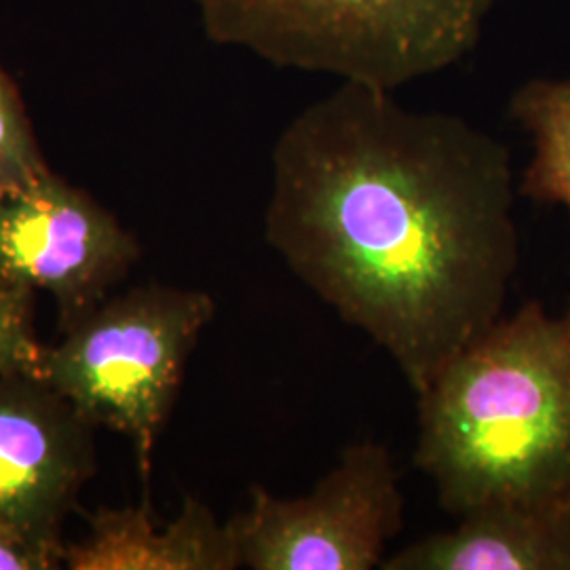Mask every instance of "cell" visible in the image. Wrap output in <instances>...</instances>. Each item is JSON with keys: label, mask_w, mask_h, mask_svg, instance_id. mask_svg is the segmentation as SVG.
I'll return each instance as SVG.
<instances>
[{"label": "cell", "mask_w": 570, "mask_h": 570, "mask_svg": "<svg viewBox=\"0 0 570 570\" xmlns=\"http://www.w3.org/2000/svg\"><path fill=\"white\" fill-rule=\"evenodd\" d=\"M513 205L505 144L341 82L277 138L265 237L421 395L503 315L520 263Z\"/></svg>", "instance_id": "cell-1"}, {"label": "cell", "mask_w": 570, "mask_h": 570, "mask_svg": "<svg viewBox=\"0 0 570 570\" xmlns=\"http://www.w3.org/2000/svg\"><path fill=\"white\" fill-rule=\"evenodd\" d=\"M416 397L414 465L444 511L570 501V306L501 315Z\"/></svg>", "instance_id": "cell-2"}, {"label": "cell", "mask_w": 570, "mask_h": 570, "mask_svg": "<svg viewBox=\"0 0 570 570\" xmlns=\"http://www.w3.org/2000/svg\"><path fill=\"white\" fill-rule=\"evenodd\" d=\"M205 37L395 94L469 56L494 0H190Z\"/></svg>", "instance_id": "cell-3"}, {"label": "cell", "mask_w": 570, "mask_h": 570, "mask_svg": "<svg viewBox=\"0 0 570 570\" xmlns=\"http://www.w3.org/2000/svg\"><path fill=\"white\" fill-rule=\"evenodd\" d=\"M216 315L202 289L140 285L104 301L45 346L41 376L94 428L131 440L144 482L202 332Z\"/></svg>", "instance_id": "cell-4"}, {"label": "cell", "mask_w": 570, "mask_h": 570, "mask_svg": "<svg viewBox=\"0 0 570 570\" xmlns=\"http://www.w3.org/2000/svg\"><path fill=\"white\" fill-rule=\"evenodd\" d=\"M230 524L247 569H381L404 529L400 473L385 446L351 444L303 497L279 499L254 487L249 508Z\"/></svg>", "instance_id": "cell-5"}, {"label": "cell", "mask_w": 570, "mask_h": 570, "mask_svg": "<svg viewBox=\"0 0 570 570\" xmlns=\"http://www.w3.org/2000/svg\"><path fill=\"white\" fill-rule=\"evenodd\" d=\"M138 258L119 220L51 169L0 204V275L51 294L61 330L104 303Z\"/></svg>", "instance_id": "cell-6"}, {"label": "cell", "mask_w": 570, "mask_h": 570, "mask_svg": "<svg viewBox=\"0 0 570 570\" xmlns=\"http://www.w3.org/2000/svg\"><path fill=\"white\" fill-rule=\"evenodd\" d=\"M94 473L91 425L39 374L0 376V518L60 539Z\"/></svg>", "instance_id": "cell-7"}, {"label": "cell", "mask_w": 570, "mask_h": 570, "mask_svg": "<svg viewBox=\"0 0 570 570\" xmlns=\"http://www.w3.org/2000/svg\"><path fill=\"white\" fill-rule=\"evenodd\" d=\"M383 570H570V501H494L385 558Z\"/></svg>", "instance_id": "cell-8"}, {"label": "cell", "mask_w": 570, "mask_h": 570, "mask_svg": "<svg viewBox=\"0 0 570 570\" xmlns=\"http://www.w3.org/2000/svg\"><path fill=\"white\" fill-rule=\"evenodd\" d=\"M70 570H235L242 569L237 534L212 510L186 497L176 520L159 527L148 501L142 508L96 511L87 537L66 548Z\"/></svg>", "instance_id": "cell-9"}, {"label": "cell", "mask_w": 570, "mask_h": 570, "mask_svg": "<svg viewBox=\"0 0 570 570\" xmlns=\"http://www.w3.org/2000/svg\"><path fill=\"white\" fill-rule=\"evenodd\" d=\"M510 117L532 140L520 193L570 214V79H532L515 89Z\"/></svg>", "instance_id": "cell-10"}, {"label": "cell", "mask_w": 570, "mask_h": 570, "mask_svg": "<svg viewBox=\"0 0 570 570\" xmlns=\"http://www.w3.org/2000/svg\"><path fill=\"white\" fill-rule=\"evenodd\" d=\"M47 171L18 85L0 66V204Z\"/></svg>", "instance_id": "cell-11"}, {"label": "cell", "mask_w": 570, "mask_h": 570, "mask_svg": "<svg viewBox=\"0 0 570 570\" xmlns=\"http://www.w3.org/2000/svg\"><path fill=\"white\" fill-rule=\"evenodd\" d=\"M32 294L0 275V376H41L45 346L35 334Z\"/></svg>", "instance_id": "cell-12"}, {"label": "cell", "mask_w": 570, "mask_h": 570, "mask_svg": "<svg viewBox=\"0 0 570 570\" xmlns=\"http://www.w3.org/2000/svg\"><path fill=\"white\" fill-rule=\"evenodd\" d=\"M63 553L60 539H42L0 518V570L60 569Z\"/></svg>", "instance_id": "cell-13"}]
</instances>
